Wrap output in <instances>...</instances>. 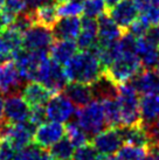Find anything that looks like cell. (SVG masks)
<instances>
[{
	"label": "cell",
	"mask_w": 159,
	"mask_h": 160,
	"mask_svg": "<svg viewBox=\"0 0 159 160\" xmlns=\"http://www.w3.org/2000/svg\"><path fill=\"white\" fill-rule=\"evenodd\" d=\"M63 93L74 103V105L80 108L87 105L94 99L91 87L77 82H71L67 84L66 88L63 89Z\"/></svg>",
	"instance_id": "20"
},
{
	"label": "cell",
	"mask_w": 159,
	"mask_h": 160,
	"mask_svg": "<svg viewBox=\"0 0 159 160\" xmlns=\"http://www.w3.org/2000/svg\"><path fill=\"white\" fill-rule=\"evenodd\" d=\"M149 27L150 26H149L143 19L137 18L136 21L129 27V32H131L133 35H136L137 38H141V36H143L145 34V32L147 31Z\"/></svg>",
	"instance_id": "39"
},
{
	"label": "cell",
	"mask_w": 159,
	"mask_h": 160,
	"mask_svg": "<svg viewBox=\"0 0 159 160\" xmlns=\"http://www.w3.org/2000/svg\"><path fill=\"white\" fill-rule=\"evenodd\" d=\"M74 145L68 138H62L53 146L49 147V153L56 160H71L74 156Z\"/></svg>",
	"instance_id": "28"
},
{
	"label": "cell",
	"mask_w": 159,
	"mask_h": 160,
	"mask_svg": "<svg viewBox=\"0 0 159 160\" xmlns=\"http://www.w3.org/2000/svg\"><path fill=\"white\" fill-rule=\"evenodd\" d=\"M141 117L143 128L159 118V93L143 95L141 98Z\"/></svg>",
	"instance_id": "24"
},
{
	"label": "cell",
	"mask_w": 159,
	"mask_h": 160,
	"mask_svg": "<svg viewBox=\"0 0 159 160\" xmlns=\"http://www.w3.org/2000/svg\"><path fill=\"white\" fill-rule=\"evenodd\" d=\"M106 5L104 0H83V14L89 18H98L105 13Z\"/></svg>",
	"instance_id": "32"
},
{
	"label": "cell",
	"mask_w": 159,
	"mask_h": 160,
	"mask_svg": "<svg viewBox=\"0 0 159 160\" xmlns=\"http://www.w3.org/2000/svg\"><path fill=\"white\" fill-rule=\"evenodd\" d=\"M47 56H48V52L27 50L25 48H21L14 54L13 60L23 80L36 81L40 66Z\"/></svg>",
	"instance_id": "6"
},
{
	"label": "cell",
	"mask_w": 159,
	"mask_h": 160,
	"mask_svg": "<svg viewBox=\"0 0 159 160\" xmlns=\"http://www.w3.org/2000/svg\"><path fill=\"white\" fill-rule=\"evenodd\" d=\"M156 70L158 71V74H159V60H158V63H157V66H156Z\"/></svg>",
	"instance_id": "49"
},
{
	"label": "cell",
	"mask_w": 159,
	"mask_h": 160,
	"mask_svg": "<svg viewBox=\"0 0 159 160\" xmlns=\"http://www.w3.org/2000/svg\"><path fill=\"white\" fill-rule=\"evenodd\" d=\"M103 105V110L105 113V119L108 128H119L122 126V118H121V110L117 97L105 98L100 101Z\"/></svg>",
	"instance_id": "27"
},
{
	"label": "cell",
	"mask_w": 159,
	"mask_h": 160,
	"mask_svg": "<svg viewBox=\"0 0 159 160\" xmlns=\"http://www.w3.org/2000/svg\"><path fill=\"white\" fill-rule=\"evenodd\" d=\"M46 116L52 122L67 123L76 115L75 105L64 93H53L46 103Z\"/></svg>",
	"instance_id": "7"
},
{
	"label": "cell",
	"mask_w": 159,
	"mask_h": 160,
	"mask_svg": "<svg viewBox=\"0 0 159 160\" xmlns=\"http://www.w3.org/2000/svg\"><path fill=\"white\" fill-rule=\"evenodd\" d=\"M130 82L141 96L159 93V74L156 69H143Z\"/></svg>",
	"instance_id": "15"
},
{
	"label": "cell",
	"mask_w": 159,
	"mask_h": 160,
	"mask_svg": "<svg viewBox=\"0 0 159 160\" xmlns=\"http://www.w3.org/2000/svg\"><path fill=\"white\" fill-rule=\"evenodd\" d=\"M22 81L23 78L13 61L0 64V92L3 95L19 93L22 89Z\"/></svg>",
	"instance_id": "12"
},
{
	"label": "cell",
	"mask_w": 159,
	"mask_h": 160,
	"mask_svg": "<svg viewBox=\"0 0 159 160\" xmlns=\"http://www.w3.org/2000/svg\"><path fill=\"white\" fill-rule=\"evenodd\" d=\"M144 68L138 55L119 53L116 60L103 71L117 85L130 82Z\"/></svg>",
	"instance_id": "3"
},
{
	"label": "cell",
	"mask_w": 159,
	"mask_h": 160,
	"mask_svg": "<svg viewBox=\"0 0 159 160\" xmlns=\"http://www.w3.org/2000/svg\"><path fill=\"white\" fill-rule=\"evenodd\" d=\"M75 116L76 122L89 137H94L101 131L108 129L103 105L97 99H93L87 105L80 108Z\"/></svg>",
	"instance_id": "4"
},
{
	"label": "cell",
	"mask_w": 159,
	"mask_h": 160,
	"mask_svg": "<svg viewBox=\"0 0 159 160\" xmlns=\"http://www.w3.org/2000/svg\"><path fill=\"white\" fill-rule=\"evenodd\" d=\"M117 101L121 110L122 126H136L141 125V98L133 88L131 82L118 85Z\"/></svg>",
	"instance_id": "2"
},
{
	"label": "cell",
	"mask_w": 159,
	"mask_h": 160,
	"mask_svg": "<svg viewBox=\"0 0 159 160\" xmlns=\"http://www.w3.org/2000/svg\"><path fill=\"white\" fill-rule=\"evenodd\" d=\"M5 1H6V0H0V11H1V8H3V6H4V4H5Z\"/></svg>",
	"instance_id": "47"
},
{
	"label": "cell",
	"mask_w": 159,
	"mask_h": 160,
	"mask_svg": "<svg viewBox=\"0 0 159 160\" xmlns=\"http://www.w3.org/2000/svg\"><path fill=\"white\" fill-rule=\"evenodd\" d=\"M121 133L122 140L126 145H133L139 147H147L151 144L150 138L143 125L136 126H119L117 128Z\"/></svg>",
	"instance_id": "21"
},
{
	"label": "cell",
	"mask_w": 159,
	"mask_h": 160,
	"mask_svg": "<svg viewBox=\"0 0 159 160\" xmlns=\"http://www.w3.org/2000/svg\"><path fill=\"white\" fill-rule=\"evenodd\" d=\"M97 153V150L94 147L93 144L87 142L82 146L77 147L71 160H96L98 156Z\"/></svg>",
	"instance_id": "34"
},
{
	"label": "cell",
	"mask_w": 159,
	"mask_h": 160,
	"mask_svg": "<svg viewBox=\"0 0 159 160\" xmlns=\"http://www.w3.org/2000/svg\"><path fill=\"white\" fill-rule=\"evenodd\" d=\"M59 17H79L83 13V0H68L56 5Z\"/></svg>",
	"instance_id": "30"
},
{
	"label": "cell",
	"mask_w": 159,
	"mask_h": 160,
	"mask_svg": "<svg viewBox=\"0 0 159 160\" xmlns=\"http://www.w3.org/2000/svg\"><path fill=\"white\" fill-rule=\"evenodd\" d=\"M17 153V148L11 142L1 138L0 139V160H13Z\"/></svg>",
	"instance_id": "35"
},
{
	"label": "cell",
	"mask_w": 159,
	"mask_h": 160,
	"mask_svg": "<svg viewBox=\"0 0 159 160\" xmlns=\"http://www.w3.org/2000/svg\"><path fill=\"white\" fill-rule=\"evenodd\" d=\"M136 8L138 9V13L141 14L143 12H145L146 9L152 5V0H132Z\"/></svg>",
	"instance_id": "41"
},
{
	"label": "cell",
	"mask_w": 159,
	"mask_h": 160,
	"mask_svg": "<svg viewBox=\"0 0 159 160\" xmlns=\"http://www.w3.org/2000/svg\"><path fill=\"white\" fill-rule=\"evenodd\" d=\"M105 1V5H106V8L109 9L111 7H114L115 5H117L118 2H121L122 0H104Z\"/></svg>",
	"instance_id": "45"
},
{
	"label": "cell",
	"mask_w": 159,
	"mask_h": 160,
	"mask_svg": "<svg viewBox=\"0 0 159 160\" xmlns=\"http://www.w3.org/2000/svg\"><path fill=\"white\" fill-rule=\"evenodd\" d=\"M38 160H56L55 158H54L49 152H44L42 151V153H41V156H40V158Z\"/></svg>",
	"instance_id": "42"
},
{
	"label": "cell",
	"mask_w": 159,
	"mask_h": 160,
	"mask_svg": "<svg viewBox=\"0 0 159 160\" xmlns=\"http://www.w3.org/2000/svg\"><path fill=\"white\" fill-rule=\"evenodd\" d=\"M77 43L74 40H55L49 49L50 58L60 64H66L76 53Z\"/></svg>",
	"instance_id": "23"
},
{
	"label": "cell",
	"mask_w": 159,
	"mask_h": 160,
	"mask_svg": "<svg viewBox=\"0 0 159 160\" xmlns=\"http://www.w3.org/2000/svg\"><path fill=\"white\" fill-rule=\"evenodd\" d=\"M143 38L151 46L159 48V25H153V26L149 27Z\"/></svg>",
	"instance_id": "37"
},
{
	"label": "cell",
	"mask_w": 159,
	"mask_h": 160,
	"mask_svg": "<svg viewBox=\"0 0 159 160\" xmlns=\"http://www.w3.org/2000/svg\"><path fill=\"white\" fill-rule=\"evenodd\" d=\"M4 27V25H3V21H1V18H0V29Z\"/></svg>",
	"instance_id": "50"
},
{
	"label": "cell",
	"mask_w": 159,
	"mask_h": 160,
	"mask_svg": "<svg viewBox=\"0 0 159 160\" xmlns=\"http://www.w3.org/2000/svg\"><path fill=\"white\" fill-rule=\"evenodd\" d=\"M66 126L58 122H47L35 128L33 142L41 148H48L64 137Z\"/></svg>",
	"instance_id": "11"
},
{
	"label": "cell",
	"mask_w": 159,
	"mask_h": 160,
	"mask_svg": "<svg viewBox=\"0 0 159 160\" xmlns=\"http://www.w3.org/2000/svg\"><path fill=\"white\" fill-rule=\"evenodd\" d=\"M46 118H47V116H46L44 107L31 108V113H29V117H28V122L33 126H39L40 124L44 123Z\"/></svg>",
	"instance_id": "36"
},
{
	"label": "cell",
	"mask_w": 159,
	"mask_h": 160,
	"mask_svg": "<svg viewBox=\"0 0 159 160\" xmlns=\"http://www.w3.org/2000/svg\"><path fill=\"white\" fill-rule=\"evenodd\" d=\"M31 107L23 99L21 93H12L5 98L4 120L7 124H18L28 120Z\"/></svg>",
	"instance_id": "9"
},
{
	"label": "cell",
	"mask_w": 159,
	"mask_h": 160,
	"mask_svg": "<svg viewBox=\"0 0 159 160\" xmlns=\"http://www.w3.org/2000/svg\"><path fill=\"white\" fill-rule=\"evenodd\" d=\"M31 14L34 25H39V26L49 28V29H52L59 20L58 7L55 2L41 5L35 9H32Z\"/></svg>",
	"instance_id": "22"
},
{
	"label": "cell",
	"mask_w": 159,
	"mask_h": 160,
	"mask_svg": "<svg viewBox=\"0 0 159 160\" xmlns=\"http://www.w3.org/2000/svg\"><path fill=\"white\" fill-rule=\"evenodd\" d=\"M55 41L52 29L33 25L22 34V48L27 50H44L48 52Z\"/></svg>",
	"instance_id": "8"
},
{
	"label": "cell",
	"mask_w": 159,
	"mask_h": 160,
	"mask_svg": "<svg viewBox=\"0 0 159 160\" xmlns=\"http://www.w3.org/2000/svg\"><path fill=\"white\" fill-rule=\"evenodd\" d=\"M116 158L117 160H145L146 147L125 145L118 150Z\"/></svg>",
	"instance_id": "31"
},
{
	"label": "cell",
	"mask_w": 159,
	"mask_h": 160,
	"mask_svg": "<svg viewBox=\"0 0 159 160\" xmlns=\"http://www.w3.org/2000/svg\"><path fill=\"white\" fill-rule=\"evenodd\" d=\"M108 14L118 27H121V29L125 32L138 18V9L132 0H122L114 7L109 8Z\"/></svg>",
	"instance_id": "14"
},
{
	"label": "cell",
	"mask_w": 159,
	"mask_h": 160,
	"mask_svg": "<svg viewBox=\"0 0 159 160\" xmlns=\"http://www.w3.org/2000/svg\"><path fill=\"white\" fill-rule=\"evenodd\" d=\"M58 2V4H61V2H64V1H68V0H54V2Z\"/></svg>",
	"instance_id": "48"
},
{
	"label": "cell",
	"mask_w": 159,
	"mask_h": 160,
	"mask_svg": "<svg viewBox=\"0 0 159 160\" xmlns=\"http://www.w3.org/2000/svg\"><path fill=\"white\" fill-rule=\"evenodd\" d=\"M36 81L42 83L52 93H58L66 88L68 78L62 64L47 56L40 66Z\"/></svg>",
	"instance_id": "5"
},
{
	"label": "cell",
	"mask_w": 159,
	"mask_h": 160,
	"mask_svg": "<svg viewBox=\"0 0 159 160\" xmlns=\"http://www.w3.org/2000/svg\"><path fill=\"white\" fill-rule=\"evenodd\" d=\"M52 95L53 93L38 81H29L21 89V96L31 108L44 107Z\"/></svg>",
	"instance_id": "16"
},
{
	"label": "cell",
	"mask_w": 159,
	"mask_h": 160,
	"mask_svg": "<svg viewBox=\"0 0 159 160\" xmlns=\"http://www.w3.org/2000/svg\"><path fill=\"white\" fill-rule=\"evenodd\" d=\"M98 36V22L95 18H89L84 15L81 20V31L77 36V47L81 50L93 49L97 43Z\"/></svg>",
	"instance_id": "17"
},
{
	"label": "cell",
	"mask_w": 159,
	"mask_h": 160,
	"mask_svg": "<svg viewBox=\"0 0 159 160\" xmlns=\"http://www.w3.org/2000/svg\"><path fill=\"white\" fill-rule=\"evenodd\" d=\"M4 105H5V98L3 93L0 92V119L4 117Z\"/></svg>",
	"instance_id": "44"
},
{
	"label": "cell",
	"mask_w": 159,
	"mask_h": 160,
	"mask_svg": "<svg viewBox=\"0 0 159 160\" xmlns=\"http://www.w3.org/2000/svg\"><path fill=\"white\" fill-rule=\"evenodd\" d=\"M25 11H27L25 0H6L0 11V18L4 27L11 25L19 14H21Z\"/></svg>",
	"instance_id": "26"
},
{
	"label": "cell",
	"mask_w": 159,
	"mask_h": 160,
	"mask_svg": "<svg viewBox=\"0 0 159 160\" xmlns=\"http://www.w3.org/2000/svg\"><path fill=\"white\" fill-rule=\"evenodd\" d=\"M35 126L28 122L25 123H18V124H4L3 129V136L1 138L7 139L13 145L17 151L20 148L31 145L34 136Z\"/></svg>",
	"instance_id": "10"
},
{
	"label": "cell",
	"mask_w": 159,
	"mask_h": 160,
	"mask_svg": "<svg viewBox=\"0 0 159 160\" xmlns=\"http://www.w3.org/2000/svg\"><path fill=\"white\" fill-rule=\"evenodd\" d=\"M96 160H117V158L114 157V154H100Z\"/></svg>",
	"instance_id": "43"
},
{
	"label": "cell",
	"mask_w": 159,
	"mask_h": 160,
	"mask_svg": "<svg viewBox=\"0 0 159 160\" xmlns=\"http://www.w3.org/2000/svg\"><path fill=\"white\" fill-rule=\"evenodd\" d=\"M144 129L147 132V136L150 138V142L159 145V118H157L155 122H152L149 126H146Z\"/></svg>",
	"instance_id": "40"
},
{
	"label": "cell",
	"mask_w": 159,
	"mask_h": 160,
	"mask_svg": "<svg viewBox=\"0 0 159 160\" xmlns=\"http://www.w3.org/2000/svg\"><path fill=\"white\" fill-rule=\"evenodd\" d=\"M42 153V148L38 145H28L17 151L13 160H38Z\"/></svg>",
	"instance_id": "33"
},
{
	"label": "cell",
	"mask_w": 159,
	"mask_h": 160,
	"mask_svg": "<svg viewBox=\"0 0 159 160\" xmlns=\"http://www.w3.org/2000/svg\"><path fill=\"white\" fill-rule=\"evenodd\" d=\"M98 36L97 43L101 45H109L114 43L121 39V36L124 32L121 29V27L109 17V14L103 13L98 17Z\"/></svg>",
	"instance_id": "18"
},
{
	"label": "cell",
	"mask_w": 159,
	"mask_h": 160,
	"mask_svg": "<svg viewBox=\"0 0 159 160\" xmlns=\"http://www.w3.org/2000/svg\"><path fill=\"white\" fill-rule=\"evenodd\" d=\"M68 81L91 85L103 75V67L93 49L81 50L64 64Z\"/></svg>",
	"instance_id": "1"
},
{
	"label": "cell",
	"mask_w": 159,
	"mask_h": 160,
	"mask_svg": "<svg viewBox=\"0 0 159 160\" xmlns=\"http://www.w3.org/2000/svg\"><path fill=\"white\" fill-rule=\"evenodd\" d=\"M90 87L93 90L94 99H97V101H102L105 98L117 97V93H118V85L114 83L104 72Z\"/></svg>",
	"instance_id": "25"
},
{
	"label": "cell",
	"mask_w": 159,
	"mask_h": 160,
	"mask_svg": "<svg viewBox=\"0 0 159 160\" xmlns=\"http://www.w3.org/2000/svg\"><path fill=\"white\" fill-rule=\"evenodd\" d=\"M14 58V50L6 41L0 38V64L12 61Z\"/></svg>",
	"instance_id": "38"
},
{
	"label": "cell",
	"mask_w": 159,
	"mask_h": 160,
	"mask_svg": "<svg viewBox=\"0 0 159 160\" xmlns=\"http://www.w3.org/2000/svg\"><path fill=\"white\" fill-rule=\"evenodd\" d=\"M91 144L101 154H114L118 152L123 144V140L118 129L108 128L96 136H94Z\"/></svg>",
	"instance_id": "13"
},
{
	"label": "cell",
	"mask_w": 159,
	"mask_h": 160,
	"mask_svg": "<svg viewBox=\"0 0 159 160\" xmlns=\"http://www.w3.org/2000/svg\"><path fill=\"white\" fill-rule=\"evenodd\" d=\"M81 31V20L77 17H64L59 19L52 28L55 40H75Z\"/></svg>",
	"instance_id": "19"
},
{
	"label": "cell",
	"mask_w": 159,
	"mask_h": 160,
	"mask_svg": "<svg viewBox=\"0 0 159 160\" xmlns=\"http://www.w3.org/2000/svg\"><path fill=\"white\" fill-rule=\"evenodd\" d=\"M3 129H4V124L0 119V139H1V136H3Z\"/></svg>",
	"instance_id": "46"
},
{
	"label": "cell",
	"mask_w": 159,
	"mask_h": 160,
	"mask_svg": "<svg viewBox=\"0 0 159 160\" xmlns=\"http://www.w3.org/2000/svg\"><path fill=\"white\" fill-rule=\"evenodd\" d=\"M66 136L75 147L87 144L89 140L88 133L79 125L77 122H69L66 126Z\"/></svg>",
	"instance_id": "29"
}]
</instances>
